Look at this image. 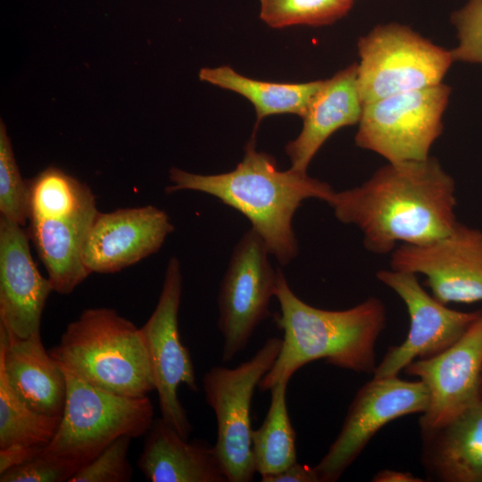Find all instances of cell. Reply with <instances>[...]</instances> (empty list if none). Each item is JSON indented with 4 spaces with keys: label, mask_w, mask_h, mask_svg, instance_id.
<instances>
[{
    "label": "cell",
    "mask_w": 482,
    "mask_h": 482,
    "mask_svg": "<svg viewBox=\"0 0 482 482\" xmlns=\"http://www.w3.org/2000/svg\"><path fill=\"white\" fill-rule=\"evenodd\" d=\"M129 436L112 443L94 460L80 468L69 482H129L133 470L128 460Z\"/></svg>",
    "instance_id": "obj_27"
},
{
    "label": "cell",
    "mask_w": 482,
    "mask_h": 482,
    "mask_svg": "<svg viewBox=\"0 0 482 482\" xmlns=\"http://www.w3.org/2000/svg\"><path fill=\"white\" fill-rule=\"evenodd\" d=\"M453 178L434 156L388 162L362 184L333 191L326 203L342 223L354 225L365 248L390 254L399 243L423 245L451 233L455 215Z\"/></svg>",
    "instance_id": "obj_1"
},
{
    "label": "cell",
    "mask_w": 482,
    "mask_h": 482,
    "mask_svg": "<svg viewBox=\"0 0 482 482\" xmlns=\"http://www.w3.org/2000/svg\"><path fill=\"white\" fill-rule=\"evenodd\" d=\"M48 352L65 371L105 391L141 397L155 389L141 328L113 309L84 310Z\"/></svg>",
    "instance_id": "obj_4"
},
{
    "label": "cell",
    "mask_w": 482,
    "mask_h": 482,
    "mask_svg": "<svg viewBox=\"0 0 482 482\" xmlns=\"http://www.w3.org/2000/svg\"><path fill=\"white\" fill-rule=\"evenodd\" d=\"M61 419L29 407L12 388L0 366V448L12 445L45 448L54 436Z\"/></svg>",
    "instance_id": "obj_24"
},
{
    "label": "cell",
    "mask_w": 482,
    "mask_h": 482,
    "mask_svg": "<svg viewBox=\"0 0 482 482\" xmlns=\"http://www.w3.org/2000/svg\"><path fill=\"white\" fill-rule=\"evenodd\" d=\"M80 468L74 462L40 453L30 461L0 474V482H63Z\"/></svg>",
    "instance_id": "obj_29"
},
{
    "label": "cell",
    "mask_w": 482,
    "mask_h": 482,
    "mask_svg": "<svg viewBox=\"0 0 482 482\" xmlns=\"http://www.w3.org/2000/svg\"><path fill=\"white\" fill-rule=\"evenodd\" d=\"M428 403V387L420 379L373 377L357 391L339 434L313 467L319 482L337 481L382 427L405 415L423 413Z\"/></svg>",
    "instance_id": "obj_12"
},
{
    "label": "cell",
    "mask_w": 482,
    "mask_h": 482,
    "mask_svg": "<svg viewBox=\"0 0 482 482\" xmlns=\"http://www.w3.org/2000/svg\"><path fill=\"white\" fill-rule=\"evenodd\" d=\"M25 227L0 218V325L10 336H40L42 312L53 291L38 271Z\"/></svg>",
    "instance_id": "obj_17"
},
{
    "label": "cell",
    "mask_w": 482,
    "mask_h": 482,
    "mask_svg": "<svg viewBox=\"0 0 482 482\" xmlns=\"http://www.w3.org/2000/svg\"><path fill=\"white\" fill-rule=\"evenodd\" d=\"M420 461L438 482H482V398L448 422L420 431Z\"/></svg>",
    "instance_id": "obj_20"
},
{
    "label": "cell",
    "mask_w": 482,
    "mask_h": 482,
    "mask_svg": "<svg viewBox=\"0 0 482 482\" xmlns=\"http://www.w3.org/2000/svg\"><path fill=\"white\" fill-rule=\"evenodd\" d=\"M137 467L151 482H228L214 445L187 441L160 419L145 435Z\"/></svg>",
    "instance_id": "obj_21"
},
{
    "label": "cell",
    "mask_w": 482,
    "mask_h": 482,
    "mask_svg": "<svg viewBox=\"0 0 482 482\" xmlns=\"http://www.w3.org/2000/svg\"><path fill=\"white\" fill-rule=\"evenodd\" d=\"M451 93L442 82L363 104L355 145L388 162L428 158L443 133Z\"/></svg>",
    "instance_id": "obj_9"
},
{
    "label": "cell",
    "mask_w": 482,
    "mask_h": 482,
    "mask_svg": "<svg viewBox=\"0 0 482 482\" xmlns=\"http://www.w3.org/2000/svg\"><path fill=\"white\" fill-rule=\"evenodd\" d=\"M282 338L270 337L247 361L233 369L214 366L203 378L205 401L217 423L214 445L229 482L252 481L256 472L250 410L254 389L272 368Z\"/></svg>",
    "instance_id": "obj_8"
},
{
    "label": "cell",
    "mask_w": 482,
    "mask_h": 482,
    "mask_svg": "<svg viewBox=\"0 0 482 482\" xmlns=\"http://www.w3.org/2000/svg\"><path fill=\"white\" fill-rule=\"evenodd\" d=\"M198 76L201 81L235 92L249 100L256 112L255 131L259 123L270 115L290 113L303 117L323 84V80L304 83L258 80L245 77L228 65L203 68Z\"/></svg>",
    "instance_id": "obj_22"
},
{
    "label": "cell",
    "mask_w": 482,
    "mask_h": 482,
    "mask_svg": "<svg viewBox=\"0 0 482 482\" xmlns=\"http://www.w3.org/2000/svg\"><path fill=\"white\" fill-rule=\"evenodd\" d=\"M391 269L425 277L431 294L443 303L482 301V230L458 223L453 230L423 245H398Z\"/></svg>",
    "instance_id": "obj_14"
},
{
    "label": "cell",
    "mask_w": 482,
    "mask_h": 482,
    "mask_svg": "<svg viewBox=\"0 0 482 482\" xmlns=\"http://www.w3.org/2000/svg\"><path fill=\"white\" fill-rule=\"evenodd\" d=\"M353 4L340 0H260V18L275 29L325 26L345 16Z\"/></svg>",
    "instance_id": "obj_25"
},
{
    "label": "cell",
    "mask_w": 482,
    "mask_h": 482,
    "mask_svg": "<svg viewBox=\"0 0 482 482\" xmlns=\"http://www.w3.org/2000/svg\"><path fill=\"white\" fill-rule=\"evenodd\" d=\"M405 374L428 387L420 428L444 425L482 398V308L461 337L442 353L408 364Z\"/></svg>",
    "instance_id": "obj_15"
},
{
    "label": "cell",
    "mask_w": 482,
    "mask_h": 482,
    "mask_svg": "<svg viewBox=\"0 0 482 482\" xmlns=\"http://www.w3.org/2000/svg\"><path fill=\"white\" fill-rule=\"evenodd\" d=\"M357 87L363 104L438 85L453 62L441 47L407 25L378 24L357 42Z\"/></svg>",
    "instance_id": "obj_7"
},
{
    "label": "cell",
    "mask_w": 482,
    "mask_h": 482,
    "mask_svg": "<svg viewBox=\"0 0 482 482\" xmlns=\"http://www.w3.org/2000/svg\"><path fill=\"white\" fill-rule=\"evenodd\" d=\"M357 66L353 62L323 80L302 117L300 134L285 147L291 169L307 172L310 162L332 134L359 123L362 103L357 87Z\"/></svg>",
    "instance_id": "obj_19"
},
{
    "label": "cell",
    "mask_w": 482,
    "mask_h": 482,
    "mask_svg": "<svg viewBox=\"0 0 482 482\" xmlns=\"http://www.w3.org/2000/svg\"><path fill=\"white\" fill-rule=\"evenodd\" d=\"M458 45L451 49L453 62L482 64V0H468L451 14Z\"/></svg>",
    "instance_id": "obj_28"
},
{
    "label": "cell",
    "mask_w": 482,
    "mask_h": 482,
    "mask_svg": "<svg viewBox=\"0 0 482 482\" xmlns=\"http://www.w3.org/2000/svg\"><path fill=\"white\" fill-rule=\"evenodd\" d=\"M173 230L169 215L154 205L98 212L83 244L82 263L90 274L120 271L156 253Z\"/></svg>",
    "instance_id": "obj_16"
},
{
    "label": "cell",
    "mask_w": 482,
    "mask_h": 482,
    "mask_svg": "<svg viewBox=\"0 0 482 482\" xmlns=\"http://www.w3.org/2000/svg\"><path fill=\"white\" fill-rule=\"evenodd\" d=\"M0 366L12 388L29 407L41 414L62 416L66 375L45 349L41 336L14 337L0 325Z\"/></svg>",
    "instance_id": "obj_18"
},
{
    "label": "cell",
    "mask_w": 482,
    "mask_h": 482,
    "mask_svg": "<svg viewBox=\"0 0 482 482\" xmlns=\"http://www.w3.org/2000/svg\"><path fill=\"white\" fill-rule=\"evenodd\" d=\"M275 297L280 306L276 323L283 332L282 345L258 386L261 391L281 379L290 380L300 368L320 359L354 372L374 373L375 344L386 321L380 299L369 297L342 311L316 308L293 292L278 269Z\"/></svg>",
    "instance_id": "obj_3"
},
{
    "label": "cell",
    "mask_w": 482,
    "mask_h": 482,
    "mask_svg": "<svg viewBox=\"0 0 482 482\" xmlns=\"http://www.w3.org/2000/svg\"><path fill=\"white\" fill-rule=\"evenodd\" d=\"M182 294V274L177 257L167 264L158 303L141 327L159 398L162 419L181 436L188 439L193 429L178 396L181 384L192 392L199 390L193 362L183 345L178 325Z\"/></svg>",
    "instance_id": "obj_11"
},
{
    "label": "cell",
    "mask_w": 482,
    "mask_h": 482,
    "mask_svg": "<svg viewBox=\"0 0 482 482\" xmlns=\"http://www.w3.org/2000/svg\"><path fill=\"white\" fill-rule=\"evenodd\" d=\"M44 448L24 445H12L0 448V474L21 465L38 455Z\"/></svg>",
    "instance_id": "obj_30"
},
{
    "label": "cell",
    "mask_w": 482,
    "mask_h": 482,
    "mask_svg": "<svg viewBox=\"0 0 482 482\" xmlns=\"http://www.w3.org/2000/svg\"><path fill=\"white\" fill-rule=\"evenodd\" d=\"M377 278L404 303L410 329L403 343L388 348L377 365L374 378L398 376L411 362L442 353L461 337L478 315V310L448 308L422 287L414 273L390 268L378 270Z\"/></svg>",
    "instance_id": "obj_13"
},
{
    "label": "cell",
    "mask_w": 482,
    "mask_h": 482,
    "mask_svg": "<svg viewBox=\"0 0 482 482\" xmlns=\"http://www.w3.org/2000/svg\"><path fill=\"white\" fill-rule=\"evenodd\" d=\"M340 1L346 2V3H353V0H340Z\"/></svg>",
    "instance_id": "obj_33"
},
{
    "label": "cell",
    "mask_w": 482,
    "mask_h": 482,
    "mask_svg": "<svg viewBox=\"0 0 482 482\" xmlns=\"http://www.w3.org/2000/svg\"><path fill=\"white\" fill-rule=\"evenodd\" d=\"M29 187L21 175L12 142L0 120V213L23 227L28 222Z\"/></svg>",
    "instance_id": "obj_26"
},
{
    "label": "cell",
    "mask_w": 482,
    "mask_h": 482,
    "mask_svg": "<svg viewBox=\"0 0 482 482\" xmlns=\"http://www.w3.org/2000/svg\"><path fill=\"white\" fill-rule=\"evenodd\" d=\"M28 233L53 291L71 294L90 274L82 263L87 234L98 213L91 188L49 166L28 179Z\"/></svg>",
    "instance_id": "obj_5"
},
{
    "label": "cell",
    "mask_w": 482,
    "mask_h": 482,
    "mask_svg": "<svg viewBox=\"0 0 482 482\" xmlns=\"http://www.w3.org/2000/svg\"><path fill=\"white\" fill-rule=\"evenodd\" d=\"M269 251L252 229L235 245L218 295V328L223 338L221 360L230 362L248 345L254 330L269 315L275 296L278 270Z\"/></svg>",
    "instance_id": "obj_10"
},
{
    "label": "cell",
    "mask_w": 482,
    "mask_h": 482,
    "mask_svg": "<svg viewBox=\"0 0 482 482\" xmlns=\"http://www.w3.org/2000/svg\"><path fill=\"white\" fill-rule=\"evenodd\" d=\"M288 382L281 379L270 387L267 415L261 427L252 431L255 469L262 478L278 473L297 461L295 432L287 406Z\"/></svg>",
    "instance_id": "obj_23"
},
{
    "label": "cell",
    "mask_w": 482,
    "mask_h": 482,
    "mask_svg": "<svg viewBox=\"0 0 482 482\" xmlns=\"http://www.w3.org/2000/svg\"><path fill=\"white\" fill-rule=\"evenodd\" d=\"M262 482H319L313 467L295 462L282 471L262 478Z\"/></svg>",
    "instance_id": "obj_31"
},
{
    "label": "cell",
    "mask_w": 482,
    "mask_h": 482,
    "mask_svg": "<svg viewBox=\"0 0 482 482\" xmlns=\"http://www.w3.org/2000/svg\"><path fill=\"white\" fill-rule=\"evenodd\" d=\"M169 177L171 184L166 193L203 192L245 215L281 265L298 254L292 224L296 210L306 199L327 202L334 191L328 183L307 172L291 168L280 170L273 156L257 151L253 135L242 161L230 171L202 175L171 168Z\"/></svg>",
    "instance_id": "obj_2"
},
{
    "label": "cell",
    "mask_w": 482,
    "mask_h": 482,
    "mask_svg": "<svg viewBox=\"0 0 482 482\" xmlns=\"http://www.w3.org/2000/svg\"><path fill=\"white\" fill-rule=\"evenodd\" d=\"M64 372L67 394L61 422L42 453L82 468L120 436L147 433L154 420L147 395L113 394Z\"/></svg>",
    "instance_id": "obj_6"
},
{
    "label": "cell",
    "mask_w": 482,
    "mask_h": 482,
    "mask_svg": "<svg viewBox=\"0 0 482 482\" xmlns=\"http://www.w3.org/2000/svg\"><path fill=\"white\" fill-rule=\"evenodd\" d=\"M371 481L373 482H423L424 479L409 471L395 470H383L377 472Z\"/></svg>",
    "instance_id": "obj_32"
}]
</instances>
